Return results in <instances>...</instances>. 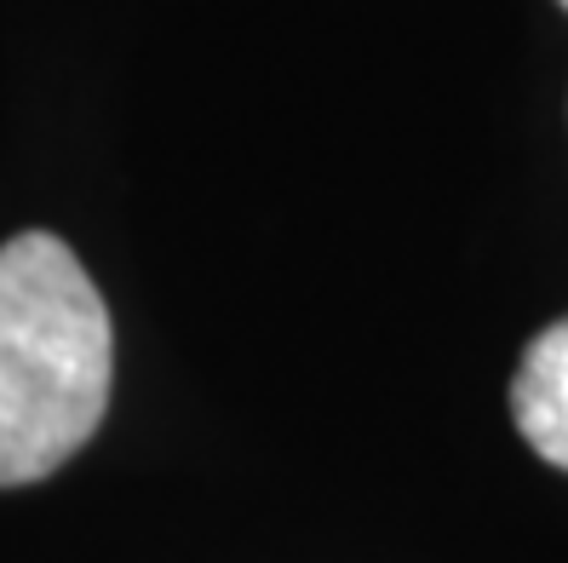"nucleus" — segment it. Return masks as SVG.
<instances>
[{
	"label": "nucleus",
	"instance_id": "2",
	"mask_svg": "<svg viewBox=\"0 0 568 563\" xmlns=\"http://www.w3.org/2000/svg\"><path fill=\"white\" fill-rule=\"evenodd\" d=\"M511 420L528 449L568 472V316L551 322L517 362L511 380Z\"/></svg>",
	"mask_w": 568,
	"mask_h": 563
},
{
	"label": "nucleus",
	"instance_id": "1",
	"mask_svg": "<svg viewBox=\"0 0 568 563\" xmlns=\"http://www.w3.org/2000/svg\"><path fill=\"white\" fill-rule=\"evenodd\" d=\"M110 311L70 242L23 230L0 248V489L41 483L110 409Z\"/></svg>",
	"mask_w": 568,
	"mask_h": 563
},
{
	"label": "nucleus",
	"instance_id": "3",
	"mask_svg": "<svg viewBox=\"0 0 568 563\" xmlns=\"http://www.w3.org/2000/svg\"><path fill=\"white\" fill-rule=\"evenodd\" d=\"M562 7H568V0H562Z\"/></svg>",
	"mask_w": 568,
	"mask_h": 563
}]
</instances>
